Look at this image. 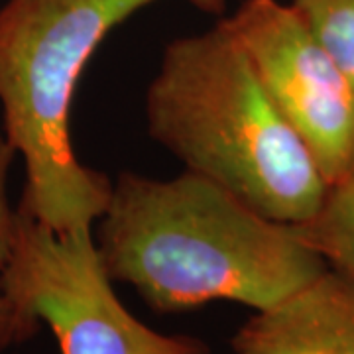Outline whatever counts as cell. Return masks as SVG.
I'll list each match as a JSON object with an SVG mask.
<instances>
[{"instance_id":"cell-1","label":"cell","mask_w":354,"mask_h":354,"mask_svg":"<svg viewBox=\"0 0 354 354\" xmlns=\"http://www.w3.org/2000/svg\"><path fill=\"white\" fill-rule=\"evenodd\" d=\"M93 236L106 276L160 313L211 301L262 311L329 268L293 225L187 169L171 179L120 174Z\"/></svg>"},{"instance_id":"cell-9","label":"cell","mask_w":354,"mask_h":354,"mask_svg":"<svg viewBox=\"0 0 354 354\" xmlns=\"http://www.w3.org/2000/svg\"><path fill=\"white\" fill-rule=\"evenodd\" d=\"M291 6L354 88V0H291Z\"/></svg>"},{"instance_id":"cell-5","label":"cell","mask_w":354,"mask_h":354,"mask_svg":"<svg viewBox=\"0 0 354 354\" xmlns=\"http://www.w3.org/2000/svg\"><path fill=\"white\" fill-rule=\"evenodd\" d=\"M327 183L354 167V88L291 4L244 0L225 18Z\"/></svg>"},{"instance_id":"cell-6","label":"cell","mask_w":354,"mask_h":354,"mask_svg":"<svg viewBox=\"0 0 354 354\" xmlns=\"http://www.w3.org/2000/svg\"><path fill=\"white\" fill-rule=\"evenodd\" d=\"M236 354H354V281L327 268L232 337Z\"/></svg>"},{"instance_id":"cell-3","label":"cell","mask_w":354,"mask_h":354,"mask_svg":"<svg viewBox=\"0 0 354 354\" xmlns=\"http://www.w3.org/2000/svg\"><path fill=\"white\" fill-rule=\"evenodd\" d=\"M160 0H6L0 6V124L26 169L18 207L55 230L93 228L113 181L77 158L71 109L106 36ZM221 14L225 0H187Z\"/></svg>"},{"instance_id":"cell-2","label":"cell","mask_w":354,"mask_h":354,"mask_svg":"<svg viewBox=\"0 0 354 354\" xmlns=\"http://www.w3.org/2000/svg\"><path fill=\"white\" fill-rule=\"evenodd\" d=\"M144 113L148 134L187 171L274 221L301 225L327 195L313 153L266 93L225 20L165 46Z\"/></svg>"},{"instance_id":"cell-7","label":"cell","mask_w":354,"mask_h":354,"mask_svg":"<svg viewBox=\"0 0 354 354\" xmlns=\"http://www.w3.org/2000/svg\"><path fill=\"white\" fill-rule=\"evenodd\" d=\"M293 228L329 268L354 281V167L327 187L315 215Z\"/></svg>"},{"instance_id":"cell-4","label":"cell","mask_w":354,"mask_h":354,"mask_svg":"<svg viewBox=\"0 0 354 354\" xmlns=\"http://www.w3.org/2000/svg\"><path fill=\"white\" fill-rule=\"evenodd\" d=\"M4 286L18 307L48 325L62 354H209L187 335H164L134 317L102 268L93 228L55 230L16 207Z\"/></svg>"},{"instance_id":"cell-8","label":"cell","mask_w":354,"mask_h":354,"mask_svg":"<svg viewBox=\"0 0 354 354\" xmlns=\"http://www.w3.org/2000/svg\"><path fill=\"white\" fill-rule=\"evenodd\" d=\"M14 158L16 153L0 124V354L32 339L39 329L38 321L26 315L4 286V272L12 254L16 232V207H12L8 195V177Z\"/></svg>"}]
</instances>
